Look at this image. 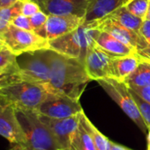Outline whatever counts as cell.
Here are the masks:
<instances>
[{"mask_svg":"<svg viewBox=\"0 0 150 150\" xmlns=\"http://www.w3.org/2000/svg\"><path fill=\"white\" fill-rule=\"evenodd\" d=\"M100 30L96 28V21L84 22L74 31L49 40L50 49L72 58L85 60L89 47L95 42Z\"/></svg>","mask_w":150,"mask_h":150,"instance_id":"obj_4","label":"cell"},{"mask_svg":"<svg viewBox=\"0 0 150 150\" xmlns=\"http://www.w3.org/2000/svg\"><path fill=\"white\" fill-rule=\"evenodd\" d=\"M17 70L0 76V95L16 108L36 111L50 92L43 85L20 79Z\"/></svg>","mask_w":150,"mask_h":150,"instance_id":"obj_2","label":"cell"},{"mask_svg":"<svg viewBox=\"0 0 150 150\" xmlns=\"http://www.w3.org/2000/svg\"><path fill=\"white\" fill-rule=\"evenodd\" d=\"M36 112L53 119L69 118L83 112L80 100L62 94L50 93L41 104Z\"/></svg>","mask_w":150,"mask_h":150,"instance_id":"obj_8","label":"cell"},{"mask_svg":"<svg viewBox=\"0 0 150 150\" xmlns=\"http://www.w3.org/2000/svg\"><path fill=\"white\" fill-rule=\"evenodd\" d=\"M11 25H14L17 28L22 29V30L33 31V28H32V25H31V22H30L29 17H27V16H25L23 14H19V15L16 16L12 19Z\"/></svg>","mask_w":150,"mask_h":150,"instance_id":"obj_29","label":"cell"},{"mask_svg":"<svg viewBox=\"0 0 150 150\" xmlns=\"http://www.w3.org/2000/svg\"><path fill=\"white\" fill-rule=\"evenodd\" d=\"M47 51L42 49L17 55V75L22 80L45 86L50 91V68Z\"/></svg>","mask_w":150,"mask_h":150,"instance_id":"obj_5","label":"cell"},{"mask_svg":"<svg viewBox=\"0 0 150 150\" xmlns=\"http://www.w3.org/2000/svg\"><path fill=\"white\" fill-rule=\"evenodd\" d=\"M149 0H128L125 7L134 16L145 19L149 10Z\"/></svg>","mask_w":150,"mask_h":150,"instance_id":"obj_25","label":"cell"},{"mask_svg":"<svg viewBox=\"0 0 150 150\" xmlns=\"http://www.w3.org/2000/svg\"><path fill=\"white\" fill-rule=\"evenodd\" d=\"M4 48H6V47H5V45H4V43L2 41V40L0 39V51L3 50V49H4Z\"/></svg>","mask_w":150,"mask_h":150,"instance_id":"obj_35","label":"cell"},{"mask_svg":"<svg viewBox=\"0 0 150 150\" xmlns=\"http://www.w3.org/2000/svg\"><path fill=\"white\" fill-rule=\"evenodd\" d=\"M40 11L41 7L38 3L33 0H21V14L31 17Z\"/></svg>","mask_w":150,"mask_h":150,"instance_id":"obj_28","label":"cell"},{"mask_svg":"<svg viewBox=\"0 0 150 150\" xmlns=\"http://www.w3.org/2000/svg\"><path fill=\"white\" fill-rule=\"evenodd\" d=\"M145 19H149L150 20V0L149 5V10H148V12H147V15H146V18Z\"/></svg>","mask_w":150,"mask_h":150,"instance_id":"obj_34","label":"cell"},{"mask_svg":"<svg viewBox=\"0 0 150 150\" xmlns=\"http://www.w3.org/2000/svg\"><path fill=\"white\" fill-rule=\"evenodd\" d=\"M10 150H25L21 145H15L13 148H11Z\"/></svg>","mask_w":150,"mask_h":150,"instance_id":"obj_33","label":"cell"},{"mask_svg":"<svg viewBox=\"0 0 150 150\" xmlns=\"http://www.w3.org/2000/svg\"><path fill=\"white\" fill-rule=\"evenodd\" d=\"M96 28L100 31L109 33L112 36L129 45L134 48L139 54L146 49V44L139 35L109 16L96 20Z\"/></svg>","mask_w":150,"mask_h":150,"instance_id":"obj_12","label":"cell"},{"mask_svg":"<svg viewBox=\"0 0 150 150\" xmlns=\"http://www.w3.org/2000/svg\"><path fill=\"white\" fill-rule=\"evenodd\" d=\"M148 146H150V129L148 133Z\"/></svg>","mask_w":150,"mask_h":150,"instance_id":"obj_36","label":"cell"},{"mask_svg":"<svg viewBox=\"0 0 150 150\" xmlns=\"http://www.w3.org/2000/svg\"><path fill=\"white\" fill-rule=\"evenodd\" d=\"M47 53L50 68V93L80 100L88 83L92 81L87 73L84 61L58 54L50 48Z\"/></svg>","mask_w":150,"mask_h":150,"instance_id":"obj_1","label":"cell"},{"mask_svg":"<svg viewBox=\"0 0 150 150\" xmlns=\"http://www.w3.org/2000/svg\"><path fill=\"white\" fill-rule=\"evenodd\" d=\"M141 59L142 58L137 53L123 57L114 58V78L124 82L137 69Z\"/></svg>","mask_w":150,"mask_h":150,"instance_id":"obj_17","label":"cell"},{"mask_svg":"<svg viewBox=\"0 0 150 150\" xmlns=\"http://www.w3.org/2000/svg\"><path fill=\"white\" fill-rule=\"evenodd\" d=\"M80 119H81V121L83 122L86 129L91 135L96 150H110L111 141L107 137H105L102 133L99 132V130L88 119V117L86 116L84 112L81 113Z\"/></svg>","mask_w":150,"mask_h":150,"instance_id":"obj_21","label":"cell"},{"mask_svg":"<svg viewBox=\"0 0 150 150\" xmlns=\"http://www.w3.org/2000/svg\"><path fill=\"white\" fill-rule=\"evenodd\" d=\"M33 1H34V2H36V3H38V4H42V2L46 1V0H33Z\"/></svg>","mask_w":150,"mask_h":150,"instance_id":"obj_37","label":"cell"},{"mask_svg":"<svg viewBox=\"0 0 150 150\" xmlns=\"http://www.w3.org/2000/svg\"><path fill=\"white\" fill-rule=\"evenodd\" d=\"M17 55L7 48L0 51V76L14 72L18 69Z\"/></svg>","mask_w":150,"mask_h":150,"instance_id":"obj_23","label":"cell"},{"mask_svg":"<svg viewBox=\"0 0 150 150\" xmlns=\"http://www.w3.org/2000/svg\"><path fill=\"white\" fill-rule=\"evenodd\" d=\"M21 127L25 150H61L50 128L42 122L36 111L16 108Z\"/></svg>","mask_w":150,"mask_h":150,"instance_id":"obj_3","label":"cell"},{"mask_svg":"<svg viewBox=\"0 0 150 150\" xmlns=\"http://www.w3.org/2000/svg\"><path fill=\"white\" fill-rule=\"evenodd\" d=\"M110 150H131L124 146H121V145H118L117 143H114L112 142H111V144H110Z\"/></svg>","mask_w":150,"mask_h":150,"instance_id":"obj_31","label":"cell"},{"mask_svg":"<svg viewBox=\"0 0 150 150\" xmlns=\"http://www.w3.org/2000/svg\"><path fill=\"white\" fill-rule=\"evenodd\" d=\"M141 37L146 44V49L140 54V56L143 59L150 60V20L144 19L141 27Z\"/></svg>","mask_w":150,"mask_h":150,"instance_id":"obj_27","label":"cell"},{"mask_svg":"<svg viewBox=\"0 0 150 150\" xmlns=\"http://www.w3.org/2000/svg\"><path fill=\"white\" fill-rule=\"evenodd\" d=\"M140 97L150 103V87H129Z\"/></svg>","mask_w":150,"mask_h":150,"instance_id":"obj_30","label":"cell"},{"mask_svg":"<svg viewBox=\"0 0 150 150\" xmlns=\"http://www.w3.org/2000/svg\"><path fill=\"white\" fill-rule=\"evenodd\" d=\"M19 14H21V0L0 9V39L9 28L12 19Z\"/></svg>","mask_w":150,"mask_h":150,"instance_id":"obj_22","label":"cell"},{"mask_svg":"<svg viewBox=\"0 0 150 150\" xmlns=\"http://www.w3.org/2000/svg\"><path fill=\"white\" fill-rule=\"evenodd\" d=\"M113 60L111 54L100 48L95 42L89 47L84 60L87 73L91 80L114 78Z\"/></svg>","mask_w":150,"mask_h":150,"instance_id":"obj_9","label":"cell"},{"mask_svg":"<svg viewBox=\"0 0 150 150\" xmlns=\"http://www.w3.org/2000/svg\"><path fill=\"white\" fill-rule=\"evenodd\" d=\"M1 40L4 43L5 47L15 55L50 48L47 39L39 36L33 31L22 30L12 25H10Z\"/></svg>","mask_w":150,"mask_h":150,"instance_id":"obj_7","label":"cell"},{"mask_svg":"<svg viewBox=\"0 0 150 150\" xmlns=\"http://www.w3.org/2000/svg\"><path fill=\"white\" fill-rule=\"evenodd\" d=\"M88 2L89 0H46L39 5L48 15H72L84 18Z\"/></svg>","mask_w":150,"mask_h":150,"instance_id":"obj_13","label":"cell"},{"mask_svg":"<svg viewBox=\"0 0 150 150\" xmlns=\"http://www.w3.org/2000/svg\"><path fill=\"white\" fill-rule=\"evenodd\" d=\"M148 147H150V146H148Z\"/></svg>","mask_w":150,"mask_h":150,"instance_id":"obj_39","label":"cell"},{"mask_svg":"<svg viewBox=\"0 0 150 150\" xmlns=\"http://www.w3.org/2000/svg\"><path fill=\"white\" fill-rule=\"evenodd\" d=\"M131 93L133 95V98L138 106L139 112L148 127V129H150V103L143 99L141 97H140L136 92H134L133 90H131Z\"/></svg>","mask_w":150,"mask_h":150,"instance_id":"obj_26","label":"cell"},{"mask_svg":"<svg viewBox=\"0 0 150 150\" xmlns=\"http://www.w3.org/2000/svg\"><path fill=\"white\" fill-rule=\"evenodd\" d=\"M0 135L15 145H23L24 135L16 115V107L0 95Z\"/></svg>","mask_w":150,"mask_h":150,"instance_id":"obj_11","label":"cell"},{"mask_svg":"<svg viewBox=\"0 0 150 150\" xmlns=\"http://www.w3.org/2000/svg\"><path fill=\"white\" fill-rule=\"evenodd\" d=\"M108 16L110 18L116 19L121 25H123L125 27L133 31V33H135L137 35H139L141 37V27L143 19L132 14L125 7V5L118 8L117 10H115L113 12H111Z\"/></svg>","mask_w":150,"mask_h":150,"instance_id":"obj_18","label":"cell"},{"mask_svg":"<svg viewBox=\"0 0 150 150\" xmlns=\"http://www.w3.org/2000/svg\"><path fill=\"white\" fill-rule=\"evenodd\" d=\"M33 32H34L39 36L47 39L46 37V23L48 19V14H46L42 10L33 16L29 17Z\"/></svg>","mask_w":150,"mask_h":150,"instance_id":"obj_24","label":"cell"},{"mask_svg":"<svg viewBox=\"0 0 150 150\" xmlns=\"http://www.w3.org/2000/svg\"><path fill=\"white\" fill-rule=\"evenodd\" d=\"M95 44L114 58L123 57L137 53V51L129 45L103 31H100L95 39Z\"/></svg>","mask_w":150,"mask_h":150,"instance_id":"obj_15","label":"cell"},{"mask_svg":"<svg viewBox=\"0 0 150 150\" xmlns=\"http://www.w3.org/2000/svg\"><path fill=\"white\" fill-rule=\"evenodd\" d=\"M81 113L64 119H53L39 115L42 122L51 131L61 150H70L79 128Z\"/></svg>","mask_w":150,"mask_h":150,"instance_id":"obj_10","label":"cell"},{"mask_svg":"<svg viewBox=\"0 0 150 150\" xmlns=\"http://www.w3.org/2000/svg\"><path fill=\"white\" fill-rule=\"evenodd\" d=\"M124 82L128 87H150V60L142 58L137 69Z\"/></svg>","mask_w":150,"mask_h":150,"instance_id":"obj_19","label":"cell"},{"mask_svg":"<svg viewBox=\"0 0 150 150\" xmlns=\"http://www.w3.org/2000/svg\"><path fill=\"white\" fill-rule=\"evenodd\" d=\"M148 150H150V147H148Z\"/></svg>","mask_w":150,"mask_h":150,"instance_id":"obj_38","label":"cell"},{"mask_svg":"<svg viewBox=\"0 0 150 150\" xmlns=\"http://www.w3.org/2000/svg\"><path fill=\"white\" fill-rule=\"evenodd\" d=\"M128 0H89L84 22H94L105 18Z\"/></svg>","mask_w":150,"mask_h":150,"instance_id":"obj_16","label":"cell"},{"mask_svg":"<svg viewBox=\"0 0 150 150\" xmlns=\"http://www.w3.org/2000/svg\"><path fill=\"white\" fill-rule=\"evenodd\" d=\"M96 82L139 128L142 130L143 133L148 134L149 129L139 112L128 85L125 82L116 78H103Z\"/></svg>","mask_w":150,"mask_h":150,"instance_id":"obj_6","label":"cell"},{"mask_svg":"<svg viewBox=\"0 0 150 150\" xmlns=\"http://www.w3.org/2000/svg\"><path fill=\"white\" fill-rule=\"evenodd\" d=\"M70 150H96L92 137L86 129L81 119Z\"/></svg>","mask_w":150,"mask_h":150,"instance_id":"obj_20","label":"cell"},{"mask_svg":"<svg viewBox=\"0 0 150 150\" xmlns=\"http://www.w3.org/2000/svg\"><path fill=\"white\" fill-rule=\"evenodd\" d=\"M18 0H0V9L4 8V7H7L10 6L11 4H13L14 3H16Z\"/></svg>","mask_w":150,"mask_h":150,"instance_id":"obj_32","label":"cell"},{"mask_svg":"<svg viewBox=\"0 0 150 150\" xmlns=\"http://www.w3.org/2000/svg\"><path fill=\"white\" fill-rule=\"evenodd\" d=\"M84 23L83 18L72 15H48L46 23V37L52 40L65 35Z\"/></svg>","mask_w":150,"mask_h":150,"instance_id":"obj_14","label":"cell"}]
</instances>
